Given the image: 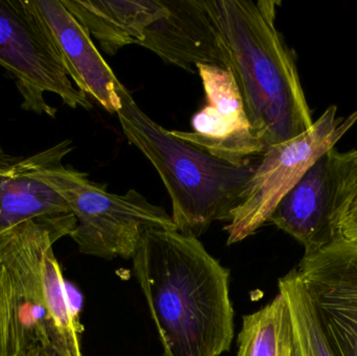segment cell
I'll return each instance as SVG.
<instances>
[{"label": "cell", "mask_w": 357, "mask_h": 356, "mask_svg": "<svg viewBox=\"0 0 357 356\" xmlns=\"http://www.w3.org/2000/svg\"><path fill=\"white\" fill-rule=\"evenodd\" d=\"M133 261L162 356H220L230 350L234 313L229 271L199 238L177 230H149Z\"/></svg>", "instance_id": "obj_1"}, {"label": "cell", "mask_w": 357, "mask_h": 356, "mask_svg": "<svg viewBox=\"0 0 357 356\" xmlns=\"http://www.w3.org/2000/svg\"><path fill=\"white\" fill-rule=\"evenodd\" d=\"M277 0H210L245 113L266 148L312 127L295 56L276 26Z\"/></svg>", "instance_id": "obj_2"}, {"label": "cell", "mask_w": 357, "mask_h": 356, "mask_svg": "<svg viewBox=\"0 0 357 356\" xmlns=\"http://www.w3.org/2000/svg\"><path fill=\"white\" fill-rule=\"evenodd\" d=\"M119 95L116 114L121 129L160 176L171 196L177 231L199 238L213 222H230L259 160L235 163L213 156L153 121L123 84Z\"/></svg>", "instance_id": "obj_3"}, {"label": "cell", "mask_w": 357, "mask_h": 356, "mask_svg": "<svg viewBox=\"0 0 357 356\" xmlns=\"http://www.w3.org/2000/svg\"><path fill=\"white\" fill-rule=\"evenodd\" d=\"M70 139L59 142L29 157L37 179L58 192L70 207L77 227L70 234L79 252L113 259L133 258L146 232L152 229L177 230L172 215L163 207L146 200L134 189L125 194L107 190L63 159L73 152Z\"/></svg>", "instance_id": "obj_4"}, {"label": "cell", "mask_w": 357, "mask_h": 356, "mask_svg": "<svg viewBox=\"0 0 357 356\" xmlns=\"http://www.w3.org/2000/svg\"><path fill=\"white\" fill-rule=\"evenodd\" d=\"M77 227L75 215L31 219L0 238V356L50 346L43 267L46 251Z\"/></svg>", "instance_id": "obj_5"}, {"label": "cell", "mask_w": 357, "mask_h": 356, "mask_svg": "<svg viewBox=\"0 0 357 356\" xmlns=\"http://www.w3.org/2000/svg\"><path fill=\"white\" fill-rule=\"evenodd\" d=\"M0 66L14 77L23 110L54 118L58 111L46 102V92L71 109L93 108L69 77L33 0H0Z\"/></svg>", "instance_id": "obj_6"}, {"label": "cell", "mask_w": 357, "mask_h": 356, "mask_svg": "<svg viewBox=\"0 0 357 356\" xmlns=\"http://www.w3.org/2000/svg\"><path fill=\"white\" fill-rule=\"evenodd\" d=\"M356 123L357 109L349 116L341 117L337 106H331L301 135L268 146L261 155L243 202L225 227L227 244L245 240L270 221L283 196L321 157L335 148Z\"/></svg>", "instance_id": "obj_7"}, {"label": "cell", "mask_w": 357, "mask_h": 356, "mask_svg": "<svg viewBox=\"0 0 357 356\" xmlns=\"http://www.w3.org/2000/svg\"><path fill=\"white\" fill-rule=\"evenodd\" d=\"M337 356H357V246L335 238L297 270Z\"/></svg>", "instance_id": "obj_8"}, {"label": "cell", "mask_w": 357, "mask_h": 356, "mask_svg": "<svg viewBox=\"0 0 357 356\" xmlns=\"http://www.w3.org/2000/svg\"><path fill=\"white\" fill-rule=\"evenodd\" d=\"M205 91V106L191 118V131H172L176 137L230 162H243L266 152L245 113L232 70L197 65Z\"/></svg>", "instance_id": "obj_9"}, {"label": "cell", "mask_w": 357, "mask_h": 356, "mask_svg": "<svg viewBox=\"0 0 357 356\" xmlns=\"http://www.w3.org/2000/svg\"><path fill=\"white\" fill-rule=\"evenodd\" d=\"M140 46L190 72L199 64L227 66L210 0H165V12L146 27Z\"/></svg>", "instance_id": "obj_10"}, {"label": "cell", "mask_w": 357, "mask_h": 356, "mask_svg": "<svg viewBox=\"0 0 357 356\" xmlns=\"http://www.w3.org/2000/svg\"><path fill=\"white\" fill-rule=\"evenodd\" d=\"M33 3L45 22L75 87L107 112H119L121 83L98 52L87 29L61 0H33Z\"/></svg>", "instance_id": "obj_11"}, {"label": "cell", "mask_w": 357, "mask_h": 356, "mask_svg": "<svg viewBox=\"0 0 357 356\" xmlns=\"http://www.w3.org/2000/svg\"><path fill=\"white\" fill-rule=\"evenodd\" d=\"M268 222L303 245L305 255L321 250L337 238L329 152L283 196Z\"/></svg>", "instance_id": "obj_12"}, {"label": "cell", "mask_w": 357, "mask_h": 356, "mask_svg": "<svg viewBox=\"0 0 357 356\" xmlns=\"http://www.w3.org/2000/svg\"><path fill=\"white\" fill-rule=\"evenodd\" d=\"M105 54L142 45L146 27L165 12V0H61Z\"/></svg>", "instance_id": "obj_13"}, {"label": "cell", "mask_w": 357, "mask_h": 356, "mask_svg": "<svg viewBox=\"0 0 357 356\" xmlns=\"http://www.w3.org/2000/svg\"><path fill=\"white\" fill-rule=\"evenodd\" d=\"M69 215L66 201L33 176L29 157L0 154V238L24 222Z\"/></svg>", "instance_id": "obj_14"}, {"label": "cell", "mask_w": 357, "mask_h": 356, "mask_svg": "<svg viewBox=\"0 0 357 356\" xmlns=\"http://www.w3.org/2000/svg\"><path fill=\"white\" fill-rule=\"evenodd\" d=\"M44 296H45L46 328L50 346L59 356H83L79 343V334L83 332L79 320L73 315L67 296L66 280L54 248H50L44 255L43 267Z\"/></svg>", "instance_id": "obj_15"}, {"label": "cell", "mask_w": 357, "mask_h": 356, "mask_svg": "<svg viewBox=\"0 0 357 356\" xmlns=\"http://www.w3.org/2000/svg\"><path fill=\"white\" fill-rule=\"evenodd\" d=\"M237 356H295L291 317L284 297L243 317Z\"/></svg>", "instance_id": "obj_16"}, {"label": "cell", "mask_w": 357, "mask_h": 356, "mask_svg": "<svg viewBox=\"0 0 357 356\" xmlns=\"http://www.w3.org/2000/svg\"><path fill=\"white\" fill-rule=\"evenodd\" d=\"M291 317L295 356H337L297 270L279 280Z\"/></svg>", "instance_id": "obj_17"}, {"label": "cell", "mask_w": 357, "mask_h": 356, "mask_svg": "<svg viewBox=\"0 0 357 356\" xmlns=\"http://www.w3.org/2000/svg\"><path fill=\"white\" fill-rule=\"evenodd\" d=\"M333 179V227L339 240L357 246V148L329 150Z\"/></svg>", "instance_id": "obj_18"}, {"label": "cell", "mask_w": 357, "mask_h": 356, "mask_svg": "<svg viewBox=\"0 0 357 356\" xmlns=\"http://www.w3.org/2000/svg\"><path fill=\"white\" fill-rule=\"evenodd\" d=\"M65 286H66L67 296H68L69 304H70L71 309H73V315L75 316L77 319L79 320V313L83 307V296L79 292L77 288L73 284H69L68 281H65Z\"/></svg>", "instance_id": "obj_19"}, {"label": "cell", "mask_w": 357, "mask_h": 356, "mask_svg": "<svg viewBox=\"0 0 357 356\" xmlns=\"http://www.w3.org/2000/svg\"><path fill=\"white\" fill-rule=\"evenodd\" d=\"M23 356H59L56 351L52 346H40L33 347L25 353Z\"/></svg>", "instance_id": "obj_20"}, {"label": "cell", "mask_w": 357, "mask_h": 356, "mask_svg": "<svg viewBox=\"0 0 357 356\" xmlns=\"http://www.w3.org/2000/svg\"><path fill=\"white\" fill-rule=\"evenodd\" d=\"M1 153H3V152H2L1 146H0V154H1Z\"/></svg>", "instance_id": "obj_21"}, {"label": "cell", "mask_w": 357, "mask_h": 356, "mask_svg": "<svg viewBox=\"0 0 357 356\" xmlns=\"http://www.w3.org/2000/svg\"><path fill=\"white\" fill-rule=\"evenodd\" d=\"M0 252H1V247H0Z\"/></svg>", "instance_id": "obj_22"}]
</instances>
